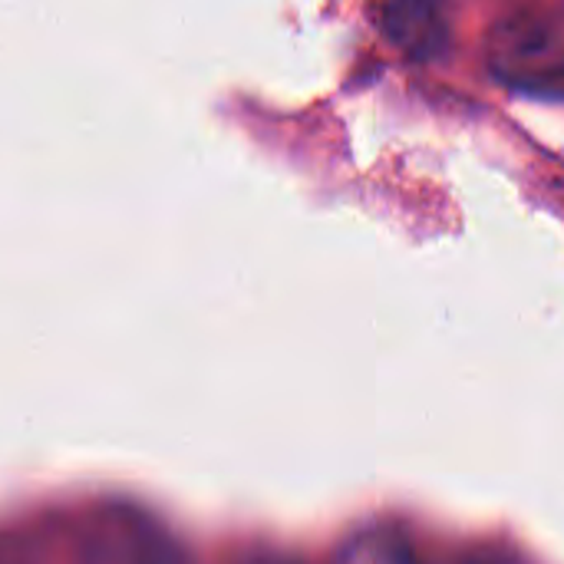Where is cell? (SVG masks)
<instances>
[{
    "instance_id": "cell-1",
    "label": "cell",
    "mask_w": 564,
    "mask_h": 564,
    "mask_svg": "<svg viewBox=\"0 0 564 564\" xmlns=\"http://www.w3.org/2000/svg\"><path fill=\"white\" fill-rule=\"evenodd\" d=\"M489 66L519 93L558 99L564 76V36L558 17L529 10L502 20L489 36Z\"/></svg>"
},
{
    "instance_id": "cell-2",
    "label": "cell",
    "mask_w": 564,
    "mask_h": 564,
    "mask_svg": "<svg viewBox=\"0 0 564 564\" xmlns=\"http://www.w3.org/2000/svg\"><path fill=\"white\" fill-rule=\"evenodd\" d=\"M76 564H195V558L159 519L135 509H109L83 532Z\"/></svg>"
},
{
    "instance_id": "cell-3",
    "label": "cell",
    "mask_w": 564,
    "mask_h": 564,
    "mask_svg": "<svg viewBox=\"0 0 564 564\" xmlns=\"http://www.w3.org/2000/svg\"><path fill=\"white\" fill-rule=\"evenodd\" d=\"M393 43L410 56H433L446 40L440 0H380Z\"/></svg>"
},
{
    "instance_id": "cell-4",
    "label": "cell",
    "mask_w": 564,
    "mask_h": 564,
    "mask_svg": "<svg viewBox=\"0 0 564 564\" xmlns=\"http://www.w3.org/2000/svg\"><path fill=\"white\" fill-rule=\"evenodd\" d=\"M334 564H423L413 542L390 529V525H370L354 532L334 555Z\"/></svg>"
},
{
    "instance_id": "cell-5",
    "label": "cell",
    "mask_w": 564,
    "mask_h": 564,
    "mask_svg": "<svg viewBox=\"0 0 564 564\" xmlns=\"http://www.w3.org/2000/svg\"><path fill=\"white\" fill-rule=\"evenodd\" d=\"M440 564H525V562H519L512 552H502V549H466V552H456V555L443 558Z\"/></svg>"
},
{
    "instance_id": "cell-6",
    "label": "cell",
    "mask_w": 564,
    "mask_h": 564,
    "mask_svg": "<svg viewBox=\"0 0 564 564\" xmlns=\"http://www.w3.org/2000/svg\"><path fill=\"white\" fill-rule=\"evenodd\" d=\"M235 564H301L297 558H288V555H278V552H251L245 558H238Z\"/></svg>"
},
{
    "instance_id": "cell-7",
    "label": "cell",
    "mask_w": 564,
    "mask_h": 564,
    "mask_svg": "<svg viewBox=\"0 0 564 564\" xmlns=\"http://www.w3.org/2000/svg\"><path fill=\"white\" fill-rule=\"evenodd\" d=\"M0 564H20V558H13V555H10V549H3V545H0Z\"/></svg>"
}]
</instances>
